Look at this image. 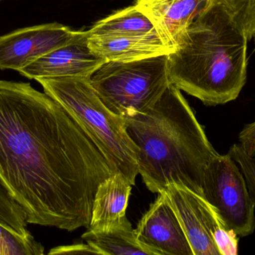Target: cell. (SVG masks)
Segmentation results:
<instances>
[{"mask_svg": "<svg viewBox=\"0 0 255 255\" xmlns=\"http://www.w3.org/2000/svg\"><path fill=\"white\" fill-rule=\"evenodd\" d=\"M114 174L56 100L28 82L0 79V185L27 223L89 229L99 186Z\"/></svg>", "mask_w": 255, "mask_h": 255, "instance_id": "obj_1", "label": "cell"}, {"mask_svg": "<svg viewBox=\"0 0 255 255\" xmlns=\"http://www.w3.org/2000/svg\"><path fill=\"white\" fill-rule=\"evenodd\" d=\"M124 118L148 190L160 193L169 184H179L203 197L205 168L218 153L176 85L169 84L143 112Z\"/></svg>", "mask_w": 255, "mask_h": 255, "instance_id": "obj_2", "label": "cell"}, {"mask_svg": "<svg viewBox=\"0 0 255 255\" xmlns=\"http://www.w3.org/2000/svg\"><path fill=\"white\" fill-rule=\"evenodd\" d=\"M248 41L225 7L211 0L169 54L171 83L207 106L236 100L247 83Z\"/></svg>", "mask_w": 255, "mask_h": 255, "instance_id": "obj_3", "label": "cell"}, {"mask_svg": "<svg viewBox=\"0 0 255 255\" xmlns=\"http://www.w3.org/2000/svg\"><path fill=\"white\" fill-rule=\"evenodd\" d=\"M36 81L89 135L114 172L122 174L134 185L139 174L137 147L128 134L124 117L106 107L89 78H43Z\"/></svg>", "mask_w": 255, "mask_h": 255, "instance_id": "obj_4", "label": "cell"}, {"mask_svg": "<svg viewBox=\"0 0 255 255\" xmlns=\"http://www.w3.org/2000/svg\"><path fill=\"white\" fill-rule=\"evenodd\" d=\"M100 100L127 117L152 106L171 84L169 54L130 61H106L90 76Z\"/></svg>", "mask_w": 255, "mask_h": 255, "instance_id": "obj_5", "label": "cell"}, {"mask_svg": "<svg viewBox=\"0 0 255 255\" xmlns=\"http://www.w3.org/2000/svg\"><path fill=\"white\" fill-rule=\"evenodd\" d=\"M202 194L238 237L245 238L255 232V202L242 171L229 153H218L208 162L204 172Z\"/></svg>", "mask_w": 255, "mask_h": 255, "instance_id": "obj_6", "label": "cell"}, {"mask_svg": "<svg viewBox=\"0 0 255 255\" xmlns=\"http://www.w3.org/2000/svg\"><path fill=\"white\" fill-rule=\"evenodd\" d=\"M76 31L58 22L19 28L0 36V70H14L70 41Z\"/></svg>", "mask_w": 255, "mask_h": 255, "instance_id": "obj_7", "label": "cell"}, {"mask_svg": "<svg viewBox=\"0 0 255 255\" xmlns=\"http://www.w3.org/2000/svg\"><path fill=\"white\" fill-rule=\"evenodd\" d=\"M88 31H76L66 44L17 70L30 79L55 77L90 78L106 60L94 52Z\"/></svg>", "mask_w": 255, "mask_h": 255, "instance_id": "obj_8", "label": "cell"}, {"mask_svg": "<svg viewBox=\"0 0 255 255\" xmlns=\"http://www.w3.org/2000/svg\"><path fill=\"white\" fill-rule=\"evenodd\" d=\"M158 194L135 229L136 238L154 255H193L166 193Z\"/></svg>", "mask_w": 255, "mask_h": 255, "instance_id": "obj_9", "label": "cell"}, {"mask_svg": "<svg viewBox=\"0 0 255 255\" xmlns=\"http://www.w3.org/2000/svg\"><path fill=\"white\" fill-rule=\"evenodd\" d=\"M211 0H136L135 5L151 21L165 46L173 52L190 24Z\"/></svg>", "mask_w": 255, "mask_h": 255, "instance_id": "obj_10", "label": "cell"}, {"mask_svg": "<svg viewBox=\"0 0 255 255\" xmlns=\"http://www.w3.org/2000/svg\"><path fill=\"white\" fill-rule=\"evenodd\" d=\"M163 191L181 223L193 255H220L205 224V199L179 184H169Z\"/></svg>", "mask_w": 255, "mask_h": 255, "instance_id": "obj_11", "label": "cell"}, {"mask_svg": "<svg viewBox=\"0 0 255 255\" xmlns=\"http://www.w3.org/2000/svg\"><path fill=\"white\" fill-rule=\"evenodd\" d=\"M90 46L106 61H130L171 53L157 33L88 37Z\"/></svg>", "mask_w": 255, "mask_h": 255, "instance_id": "obj_12", "label": "cell"}, {"mask_svg": "<svg viewBox=\"0 0 255 255\" xmlns=\"http://www.w3.org/2000/svg\"><path fill=\"white\" fill-rule=\"evenodd\" d=\"M131 186L120 172L102 182L94 198L88 229L104 231L120 224L127 217Z\"/></svg>", "mask_w": 255, "mask_h": 255, "instance_id": "obj_13", "label": "cell"}, {"mask_svg": "<svg viewBox=\"0 0 255 255\" xmlns=\"http://www.w3.org/2000/svg\"><path fill=\"white\" fill-rule=\"evenodd\" d=\"M82 238L100 250L103 255H154L139 242L127 217L120 224L106 230L88 229Z\"/></svg>", "mask_w": 255, "mask_h": 255, "instance_id": "obj_14", "label": "cell"}, {"mask_svg": "<svg viewBox=\"0 0 255 255\" xmlns=\"http://www.w3.org/2000/svg\"><path fill=\"white\" fill-rule=\"evenodd\" d=\"M151 33H157L154 25L135 4L103 18L88 30L91 37L142 35Z\"/></svg>", "mask_w": 255, "mask_h": 255, "instance_id": "obj_15", "label": "cell"}, {"mask_svg": "<svg viewBox=\"0 0 255 255\" xmlns=\"http://www.w3.org/2000/svg\"><path fill=\"white\" fill-rule=\"evenodd\" d=\"M44 248L32 235L21 236L0 224V255H42Z\"/></svg>", "mask_w": 255, "mask_h": 255, "instance_id": "obj_16", "label": "cell"}, {"mask_svg": "<svg viewBox=\"0 0 255 255\" xmlns=\"http://www.w3.org/2000/svg\"><path fill=\"white\" fill-rule=\"evenodd\" d=\"M0 224L16 235H31L26 229V218L19 205L7 194L0 185Z\"/></svg>", "mask_w": 255, "mask_h": 255, "instance_id": "obj_17", "label": "cell"}, {"mask_svg": "<svg viewBox=\"0 0 255 255\" xmlns=\"http://www.w3.org/2000/svg\"><path fill=\"white\" fill-rule=\"evenodd\" d=\"M220 3L244 30L249 40L255 34V0H214Z\"/></svg>", "mask_w": 255, "mask_h": 255, "instance_id": "obj_18", "label": "cell"}, {"mask_svg": "<svg viewBox=\"0 0 255 255\" xmlns=\"http://www.w3.org/2000/svg\"><path fill=\"white\" fill-rule=\"evenodd\" d=\"M229 154L241 168L250 196L255 202V156L248 155L240 143L234 144Z\"/></svg>", "mask_w": 255, "mask_h": 255, "instance_id": "obj_19", "label": "cell"}, {"mask_svg": "<svg viewBox=\"0 0 255 255\" xmlns=\"http://www.w3.org/2000/svg\"><path fill=\"white\" fill-rule=\"evenodd\" d=\"M49 255H103L100 250L93 246L86 244H73L70 246H63L52 249Z\"/></svg>", "mask_w": 255, "mask_h": 255, "instance_id": "obj_20", "label": "cell"}, {"mask_svg": "<svg viewBox=\"0 0 255 255\" xmlns=\"http://www.w3.org/2000/svg\"><path fill=\"white\" fill-rule=\"evenodd\" d=\"M240 144L245 152L251 157L255 156V120L246 124L239 134Z\"/></svg>", "mask_w": 255, "mask_h": 255, "instance_id": "obj_21", "label": "cell"}, {"mask_svg": "<svg viewBox=\"0 0 255 255\" xmlns=\"http://www.w3.org/2000/svg\"><path fill=\"white\" fill-rule=\"evenodd\" d=\"M254 38H255V36H254Z\"/></svg>", "mask_w": 255, "mask_h": 255, "instance_id": "obj_22", "label": "cell"}]
</instances>
